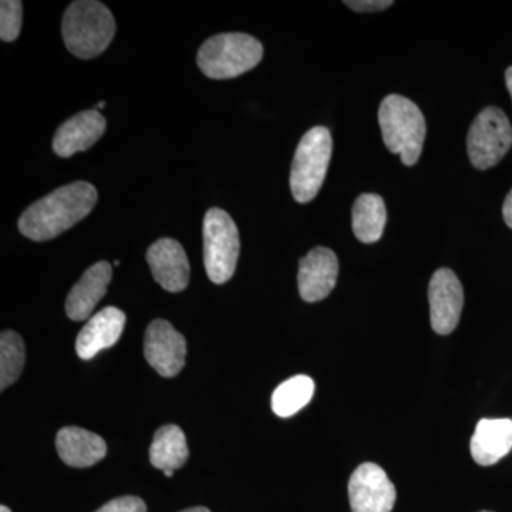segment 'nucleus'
I'll use <instances>...</instances> for the list:
<instances>
[{
	"label": "nucleus",
	"mask_w": 512,
	"mask_h": 512,
	"mask_svg": "<svg viewBox=\"0 0 512 512\" xmlns=\"http://www.w3.org/2000/svg\"><path fill=\"white\" fill-rule=\"evenodd\" d=\"M97 197L96 188L86 181L57 188L23 212L20 232L36 242L59 237L92 212Z\"/></svg>",
	"instance_id": "1"
},
{
	"label": "nucleus",
	"mask_w": 512,
	"mask_h": 512,
	"mask_svg": "<svg viewBox=\"0 0 512 512\" xmlns=\"http://www.w3.org/2000/svg\"><path fill=\"white\" fill-rule=\"evenodd\" d=\"M116 20L107 6L96 0H79L63 16L64 45L79 59H93L110 46Z\"/></svg>",
	"instance_id": "2"
},
{
	"label": "nucleus",
	"mask_w": 512,
	"mask_h": 512,
	"mask_svg": "<svg viewBox=\"0 0 512 512\" xmlns=\"http://www.w3.org/2000/svg\"><path fill=\"white\" fill-rule=\"evenodd\" d=\"M379 124L387 150L412 167L419 161L426 138V120L417 104L399 94H390L379 109Z\"/></svg>",
	"instance_id": "3"
},
{
	"label": "nucleus",
	"mask_w": 512,
	"mask_h": 512,
	"mask_svg": "<svg viewBox=\"0 0 512 512\" xmlns=\"http://www.w3.org/2000/svg\"><path fill=\"white\" fill-rule=\"evenodd\" d=\"M264 57V47L247 33H222L198 50L201 72L210 79L227 80L254 69Z\"/></svg>",
	"instance_id": "4"
},
{
	"label": "nucleus",
	"mask_w": 512,
	"mask_h": 512,
	"mask_svg": "<svg viewBox=\"0 0 512 512\" xmlns=\"http://www.w3.org/2000/svg\"><path fill=\"white\" fill-rule=\"evenodd\" d=\"M332 148L328 128L313 127L302 137L291 168V191L296 201L306 204L318 195L328 173Z\"/></svg>",
	"instance_id": "5"
},
{
	"label": "nucleus",
	"mask_w": 512,
	"mask_h": 512,
	"mask_svg": "<svg viewBox=\"0 0 512 512\" xmlns=\"http://www.w3.org/2000/svg\"><path fill=\"white\" fill-rule=\"evenodd\" d=\"M204 265L214 284L228 282L237 269L239 232L231 215L220 208H211L204 218Z\"/></svg>",
	"instance_id": "6"
},
{
	"label": "nucleus",
	"mask_w": 512,
	"mask_h": 512,
	"mask_svg": "<svg viewBox=\"0 0 512 512\" xmlns=\"http://www.w3.org/2000/svg\"><path fill=\"white\" fill-rule=\"evenodd\" d=\"M512 146V127L505 113L497 107H487L471 124L467 151L477 170H488L503 160Z\"/></svg>",
	"instance_id": "7"
},
{
	"label": "nucleus",
	"mask_w": 512,
	"mask_h": 512,
	"mask_svg": "<svg viewBox=\"0 0 512 512\" xmlns=\"http://www.w3.org/2000/svg\"><path fill=\"white\" fill-rule=\"evenodd\" d=\"M350 507L353 512H392L396 504V488L375 463L356 468L348 485Z\"/></svg>",
	"instance_id": "8"
},
{
	"label": "nucleus",
	"mask_w": 512,
	"mask_h": 512,
	"mask_svg": "<svg viewBox=\"0 0 512 512\" xmlns=\"http://www.w3.org/2000/svg\"><path fill=\"white\" fill-rule=\"evenodd\" d=\"M144 355L158 375L174 377L185 365L187 342L170 322L157 319L146 330Z\"/></svg>",
	"instance_id": "9"
},
{
	"label": "nucleus",
	"mask_w": 512,
	"mask_h": 512,
	"mask_svg": "<svg viewBox=\"0 0 512 512\" xmlns=\"http://www.w3.org/2000/svg\"><path fill=\"white\" fill-rule=\"evenodd\" d=\"M429 302L434 332L450 335L460 322L464 306L463 285L451 269L441 268L431 276Z\"/></svg>",
	"instance_id": "10"
},
{
	"label": "nucleus",
	"mask_w": 512,
	"mask_h": 512,
	"mask_svg": "<svg viewBox=\"0 0 512 512\" xmlns=\"http://www.w3.org/2000/svg\"><path fill=\"white\" fill-rule=\"evenodd\" d=\"M339 261L332 249L318 247L299 261L298 286L301 298L313 303L328 298L338 282Z\"/></svg>",
	"instance_id": "11"
},
{
	"label": "nucleus",
	"mask_w": 512,
	"mask_h": 512,
	"mask_svg": "<svg viewBox=\"0 0 512 512\" xmlns=\"http://www.w3.org/2000/svg\"><path fill=\"white\" fill-rule=\"evenodd\" d=\"M151 274L168 292H183L190 284V262L183 245L171 238L158 239L147 251Z\"/></svg>",
	"instance_id": "12"
},
{
	"label": "nucleus",
	"mask_w": 512,
	"mask_h": 512,
	"mask_svg": "<svg viewBox=\"0 0 512 512\" xmlns=\"http://www.w3.org/2000/svg\"><path fill=\"white\" fill-rule=\"evenodd\" d=\"M106 131V119L97 110L82 111L63 123L53 138V150L59 157L69 158L89 150Z\"/></svg>",
	"instance_id": "13"
},
{
	"label": "nucleus",
	"mask_w": 512,
	"mask_h": 512,
	"mask_svg": "<svg viewBox=\"0 0 512 512\" xmlns=\"http://www.w3.org/2000/svg\"><path fill=\"white\" fill-rule=\"evenodd\" d=\"M124 325L126 315L114 306H107L103 311L97 312L77 336V356L83 360H90L101 350L116 345L123 333Z\"/></svg>",
	"instance_id": "14"
},
{
	"label": "nucleus",
	"mask_w": 512,
	"mask_h": 512,
	"mask_svg": "<svg viewBox=\"0 0 512 512\" xmlns=\"http://www.w3.org/2000/svg\"><path fill=\"white\" fill-rule=\"evenodd\" d=\"M113 268L109 262H97L84 272L66 299V313L74 322H82L92 315L97 303L106 295Z\"/></svg>",
	"instance_id": "15"
},
{
	"label": "nucleus",
	"mask_w": 512,
	"mask_h": 512,
	"mask_svg": "<svg viewBox=\"0 0 512 512\" xmlns=\"http://www.w3.org/2000/svg\"><path fill=\"white\" fill-rule=\"evenodd\" d=\"M471 456L480 466H494L512 450V419L478 421L471 437Z\"/></svg>",
	"instance_id": "16"
},
{
	"label": "nucleus",
	"mask_w": 512,
	"mask_h": 512,
	"mask_svg": "<svg viewBox=\"0 0 512 512\" xmlns=\"http://www.w3.org/2000/svg\"><path fill=\"white\" fill-rule=\"evenodd\" d=\"M56 448L63 463L74 468L92 467L107 454L106 441L80 427H64L57 433Z\"/></svg>",
	"instance_id": "17"
},
{
	"label": "nucleus",
	"mask_w": 512,
	"mask_h": 512,
	"mask_svg": "<svg viewBox=\"0 0 512 512\" xmlns=\"http://www.w3.org/2000/svg\"><path fill=\"white\" fill-rule=\"evenodd\" d=\"M386 205L377 194L357 197L352 211V228L355 237L363 244H375L382 238L386 227Z\"/></svg>",
	"instance_id": "18"
},
{
	"label": "nucleus",
	"mask_w": 512,
	"mask_h": 512,
	"mask_svg": "<svg viewBox=\"0 0 512 512\" xmlns=\"http://www.w3.org/2000/svg\"><path fill=\"white\" fill-rule=\"evenodd\" d=\"M190 457L184 431L174 424H167L157 430L150 447V461L153 467L163 471H175L184 466Z\"/></svg>",
	"instance_id": "19"
},
{
	"label": "nucleus",
	"mask_w": 512,
	"mask_h": 512,
	"mask_svg": "<svg viewBox=\"0 0 512 512\" xmlns=\"http://www.w3.org/2000/svg\"><path fill=\"white\" fill-rule=\"evenodd\" d=\"M315 394V382L309 376L298 375L285 380L272 394V410L276 416L291 417L301 412Z\"/></svg>",
	"instance_id": "20"
},
{
	"label": "nucleus",
	"mask_w": 512,
	"mask_h": 512,
	"mask_svg": "<svg viewBox=\"0 0 512 512\" xmlns=\"http://www.w3.org/2000/svg\"><path fill=\"white\" fill-rule=\"evenodd\" d=\"M25 343L16 332L5 330L0 336V389L5 390L22 375Z\"/></svg>",
	"instance_id": "21"
},
{
	"label": "nucleus",
	"mask_w": 512,
	"mask_h": 512,
	"mask_svg": "<svg viewBox=\"0 0 512 512\" xmlns=\"http://www.w3.org/2000/svg\"><path fill=\"white\" fill-rule=\"evenodd\" d=\"M22 28V2L2 0L0 3V37L3 42L18 39Z\"/></svg>",
	"instance_id": "22"
},
{
	"label": "nucleus",
	"mask_w": 512,
	"mask_h": 512,
	"mask_svg": "<svg viewBox=\"0 0 512 512\" xmlns=\"http://www.w3.org/2000/svg\"><path fill=\"white\" fill-rule=\"evenodd\" d=\"M96 512H147V507L141 498L126 495V497L114 498Z\"/></svg>",
	"instance_id": "23"
},
{
	"label": "nucleus",
	"mask_w": 512,
	"mask_h": 512,
	"mask_svg": "<svg viewBox=\"0 0 512 512\" xmlns=\"http://www.w3.org/2000/svg\"><path fill=\"white\" fill-rule=\"evenodd\" d=\"M345 5L356 12L370 13L389 9L393 2L392 0H346Z\"/></svg>",
	"instance_id": "24"
},
{
	"label": "nucleus",
	"mask_w": 512,
	"mask_h": 512,
	"mask_svg": "<svg viewBox=\"0 0 512 512\" xmlns=\"http://www.w3.org/2000/svg\"><path fill=\"white\" fill-rule=\"evenodd\" d=\"M503 215L505 224L512 228V190L510 191V194L507 195V198H505Z\"/></svg>",
	"instance_id": "25"
},
{
	"label": "nucleus",
	"mask_w": 512,
	"mask_h": 512,
	"mask_svg": "<svg viewBox=\"0 0 512 512\" xmlns=\"http://www.w3.org/2000/svg\"><path fill=\"white\" fill-rule=\"evenodd\" d=\"M505 82H507L508 92H510L512 97V66L505 73Z\"/></svg>",
	"instance_id": "26"
},
{
	"label": "nucleus",
	"mask_w": 512,
	"mask_h": 512,
	"mask_svg": "<svg viewBox=\"0 0 512 512\" xmlns=\"http://www.w3.org/2000/svg\"><path fill=\"white\" fill-rule=\"evenodd\" d=\"M181 512H211V511L205 507H194V508H188V510H184Z\"/></svg>",
	"instance_id": "27"
},
{
	"label": "nucleus",
	"mask_w": 512,
	"mask_h": 512,
	"mask_svg": "<svg viewBox=\"0 0 512 512\" xmlns=\"http://www.w3.org/2000/svg\"><path fill=\"white\" fill-rule=\"evenodd\" d=\"M165 477L171 478L174 476V471L168 470L164 471Z\"/></svg>",
	"instance_id": "28"
},
{
	"label": "nucleus",
	"mask_w": 512,
	"mask_h": 512,
	"mask_svg": "<svg viewBox=\"0 0 512 512\" xmlns=\"http://www.w3.org/2000/svg\"><path fill=\"white\" fill-rule=\"evenodd\" d=\"M104 106H106V103H104V101H100V103L97 104L96 109H103Z\"/></svg>",
	"instance_id": "29"
},
{
	"label": "nucleus",
	"mask_w": 512,
	"mask_h": 512,
	"mask_svg": "<svg viewBox=\"0 0 512 512\" xmlns=\"http://www.w3.org/2000/svg\"><path fill=\"white\" fill-rule=\"evenodd\" d=\"M0 512H10V510L6 505H2V507H0Z\"/></svg>",
	"instance_id": "30"
},
{
	"label": "nucleus",
	"mask_w": 512,
	"mask_h": 512,
	"mask_svg": "<svg viewBox=\"0 0 512 512\" xmlns=\"http://www.w3.org/2000/svg\"><path fill=\"white\" fill-rule=\"evenodd\" d=\"M481 512H491V511H481Z\"/></svg>",
	"instance_id": "31"
}]
</instances>
